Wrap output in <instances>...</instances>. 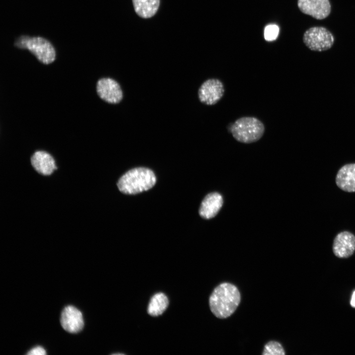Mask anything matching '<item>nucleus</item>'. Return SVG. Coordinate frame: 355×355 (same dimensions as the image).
I'll list each match as a JSON object with an SVG mask.
<instances>
[{"mask_svg": "<svg viewBox=\"0 0 355 355\" xmlns=\"http://www.w3.org/2000/svg\"><path fill=\"white\" fill-rule=\"evenodd\" d=\"M241 301L239 290L234 284L223 283L213 291L209 298L211 312L217 318L230 317L237 309Z\"/></svg>", "mask_w": 355, "mask_h": 355, "instance_id": "nucleus-1", "label": "nucleus"}, {"mask_svg": "<svg viewBox=\"0 0 355 355\" xmlns=\"http://www.w3.org/2000/svg\"><path fill=\"white\" fill-rule=\"evenodd\" d=\"M156 177L153 172L146 168L131 169L118 180L117 187L122 193L136 194L148 190L155 184Z\"/></svg>", "mask_w": 355, "mask_h": 355, "instance_id": "nucleus-2", "label": "nucleus"}, {"mask_svg": "<svg viewBox=\"0 0 355 355\" xmlns=\"http://www.w3.org/2000/svg\"><path fill=\"white\" fill-rule=\"evenodd\" d=\"M230 131L238 142L250 143L262 138L265 132V126L263 123L255 117L243 116L232 124Z\"/></svg>", "mask_w": 355, "mask_h": 355, "instance_id": "nucleus-3", "label": "nucleus"}, {"mask_svg": "<svg viewBox=\"0 0 355 355\" xmlns=\"http://www.w3.org/2000/svg\"><path fill=\"white\" fill-rule=\"evenodd\" d=\"M16 47L28 50L36 59L44 64L54 61L56 57L55 49L45 38L40 36H20L15 42Z\"/></svg>", "mask_w": 355, "mask_h": 355, "instance_id": "nucleus-4", "label": "nucleus"}, {"mask_svg": "<svg viewBox=\"0 0 355 355\" xmlns=\"http://www.w3.org/2000/svg\"><path fill=\"white\" fill-rule=\"evenodd\" d=\"M334 41L332 34L326 28L314 27L307 30L303 36V41L311 50L322 51L329 49Z\"/></svg>", "mask_w": 355, "mask_h": 355, "instance_id": "nucleus-5", "label": "nucleus"}, {"mask_svg": "<svg viewBox=\"0 0 355 355\" xmlns=\"http://www.w3.org/2000/svg\"><path fill=\"white\" fill-rule=\"evenodd\" d=\"M224 91L223 83L220 80L210 78L201 84L198 90V98L202 103L213 106L220 100Z\"/></svg>", "mask_w": 355, "mask_h": 355, "instance_id": "nucleus-6", "label": "nucleus"}, {"mask_svg": "<svg viewBox=\"0 0 355 355\" xmlns=\"http://www.w3.org/2000/svg\"><path fill=\"white\" fill-rule=\"evenodd\" d=\"M96 91L101 99L110 104L119 103L123 97L122 91L118 83L109 77L98 80Z\"/></svg>", "mask_w": 355, "mask_h": 355, "instance_id": "nucleus-7", "label": "nucleus"}, {"mask_svg": "<svg viewBox=\"0 0 355 355\" xmlns=\"http://www.w3.org/2000/svg\"><path fill=\"white\" fill-rule=\"evenodd\" d=\"M297 4L303 13L318 20L327 17L331 11L329 0H298Z\"/></svg>", "mask_w": 355, "mask_h": 355, "instance_id": "nucleus-8", "label": "nucleus"}, {"mask_svg": "<svg viewBox=\"0 0 355 355\" xmlns=\"http://www.w3.org/2000/svg\"><path fill=\"white\" fill-rule=\"evenodd\" d=\"M60 322L63 328L71 333L80 331L84 326L82 313L72 306H68L63 309L61 315Z\"/></svg>", "mask_w": 355, "mask_h": 355, "instance_id": "nucleus-9", "label": "nucleus"}, {"mask_svg": "<svg viewBox=\"0 0 355 355\" xmlns=\"http://www.w3.org/2000/svg\"><path fill=\"white\" fill-rule=\"evenodd\" d=\"M332 249L338 257H350L355 250V236L348 231L338 233L334 238Z\"/></svg>", "mask_w": 355, "mask_h": 355, "instance_id": "nucleus-10", "label": "nucleus"}, {"mask_svg": "<svg viewBox=\"0 0 355 355\" xmlns=\"http://www.w3.org/2000/svg\"><path fill=\"white\" fill-rule=\"evenodd\" d=\"M31 163L37 172L44 176L50 175L57 169L53 157L45 151H36L31 158Z\"/></svg>", "mask_w": 355, "mask_h": 355, "instance_id": "nucleus-11", "label": "nucleus"}, {"mask_svg": "<svg viewBox=\"0 0 355 355\" xmlns=\"http://www.w3.org/2000/svg\"><path fill=\"white\" fill-rule=\"evenodd\" d=\"M335 181L338 187L342 190L355 192V163L342 167L337 172Z\"/></svg>", "mask_w": 355, "mask_h": 355, "instance_id": "nucleus-12", "label": "nucleus"}, {"mask_svg": "<svg viewBox=\"0 0 355 355\" xmlns=\"http://www.w3.org/2000/svg\"><path fill=\"white\" fill-rule=\"evenodd\" d=\"M222 204L223 199L220 194L216 192L210 193L203 200L199 214L204 218H212L217 214Z\"/></svg>", "mask_w": 355, "mask_h": 355, "instance_id": "nucleus-13", "label": "nucleus"}, {"mask_svg": "<svg viewBox=\"0 0 355 355\" xmlns=\"http://www.w3.org/2000/svg\"><path fill=\"white\" fill-rule=\"evenodd\" d=\"M160 0H132L137 15L144 19L150 18L156 13L160 6Z\"/></svg>", "mask_w": 355, "mask_h": 355, "instance_id": "nucleus-14", "label": "nucleus"}, {"mask_svg": "<svg viewBox=\"0 0 355 355\" xmlns=\"http://www.w3.org/2000/svg\"><path fill=\"white\" fill-rule=\"evenodd\" d=\"M169 304L167 296L161 292L154 294L149 302L147 312L152 316H158L166 310Z\"/></svg>", "mask_w": 355, "mask_h": 355, "instance_id": "nucleus-15", "label": "nucleus"}, {"mask_svg": "<svg viewBox=\"0 0 355 355\" xmlns=\"http://www.w3.org/2000/svg\"><path fill=\"white\" fill-rule=\"evenodd\" d=\"M262 355H284L285 352L281 343L276 341H270L264 346Z\"/></svg>", "mask_w": 355, "mask_h": 355, "instance_id": "nucleus-16", "label": "nucleus"}, {"mask_svg": "<svg viewBox=\"0 0 355 355\" xmlns=\"http://www.w3.org/2000/svg\"><path fill=\"white\" fill-rule=\"evenodd\" d=\"M279 33V27L275 24H270L264 29V36L266 40L271 41L277 38Z\"/></svg>", "mask_w": 355, "mask_h": 355, "instance_id": "nucleus-17", "label": "nucleus"}, {"mask_svg": "<svg viewBox=\"0 0 355 355\" xmlns=\"http://www.w3.org/2000/svg\"><path fill=\"white\" fill-rule=\"evenodd\" d=\"M27 354L28 355H45L46 352L41 347L37 346L30 350Z\"/></svg>", "mask_w": 355, "mask_h": 355, "instance_id": "nucleus-18", "label": "nucleus"}, {"mask_svg": "<svg viewBox=\"0 0 355 355\" xmlns=\"http://www.w3.org/2000/svg\"><path fill=\"white\" fill-rule=\"evenodd\" d=\"M351 305L355 308V291H354L351 300Z\"/></svg>", "mask_w": 355, "mask_h": 355, "instance_id": "nucleus-19", "label": "nucleus"}]
</instances>
